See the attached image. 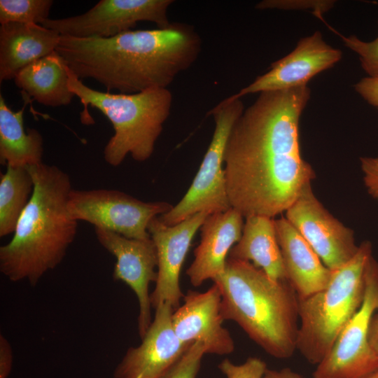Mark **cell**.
Masks as SVG:
<instances>
[{
    "label": "cell",
    "mask_w": 378,
    "mask_h": 378,
    "mask_svg": "<svg viewBox=\"0 0 378 378\" xmlns=\"http://www.w3.org/2000/svg\"><path fill=\"white\" fill-rule=\"evenodd\" d=\"M309 97L308 86L260 92L235 122L224 170L230 205L244 218L285 212L316 177L299 141Z\"/></svg>",
    "instance_id": "6da1fadb"
},
{
    "label": "cell",
    "mask_w": 378,
    "mask_h": 378,
    "mask_svg": "<svg viewBox=\"0 0 378 378\" xmlns=\"http://www.w3.org/2000/svg\"><path fill=\"white\" fill-rule=\"evenodd\" d=\"M202 40L190 24L129 30L110 38L60 35L56 52L79 78H92L107 92L134 94L167 88L198 58Z\"/></svg>",
    "instance_id": "7a4b0ae2"
},
{
    "label": "cell",
    "mask_w": 378,
    "mask_h": 378,
    "mask_svg": "<svg viewBox=\"0 0 378 378\" xmlns=\"http://www.w3.org/2000/svg\"><path fill=\"white\" fill-rule=\"evenodd\" d=\"M34 188L12 239L0 247V271L9 281L37 285L64 258L77 232L68 209L69 176L55 165L28 166Z\"/></svg>",
    "instance_id": "3957f363"
},
{
    "label": "cell",
    "mask_w": 378,
    "mask_h": 378,
    "mask_svg": "<svg viewBox=\"0 0 378 378\" xmlns=\"http://www.w3.org/2000/svg\"><path fill=\"white\" fill-rule=\"evenodd\" d=\"M221 314L239 325L266 353L278 359L297 350L299 299L288 281H274L247 261L227 258L215 280Z\"/></svg>",
    "instance_id": "277c9868"
},
{
    "label": "cell",
    "mask_w": 378,
    "mask_h": 378,
    "mask_svg": "<svg viewBox=\"0 0 378 378\" xmlns=\"http://www.w3.org/2000/svg\"><path fill=\"white\" fill-rule=\"evenodd\" d=\"M69 88L84 105L99 110L111 122L114 134L104 149L105 161L120 165L130 154L137 162L152 155L163 124L169 115L172 93L167 88H152L134 94L101 92L85 85L69 67Z\"/></svg>",
    "instance_id": "5b68a950"
},
{
    "label": "cell",
    "mask_w": 378,
    "mask_h": 378,
    "mask_svg": "<svg viewBox=\"0 0 378 378\" xmlns=\"http://www.w3.org/2000/svg\"><path fill=\"white\" fill-rule=\"evenodd\" d=\"M372 255L371 242L362 241L354 258L332 271L326 288L306 298H298L296 346L309 363L316 365L326 356L360 307L365 292V269Z\"/></svg>",
    "instance_id": "8992f818"
},
{
    "label": "cell",
    "mask_w": 378,
    "mask_h": 378,
    "mask_svg": "<svg viewBox=\"0 0 378 378\" xmlns=\"http://www.w3.org/2000/svg\"><path fill=\"white\" fill-rule=\"evenodd\" d=\"M241 99L232 94L209 111L215 122L211 141L185 195L170 211L160 216L167 225H174L197 213L214 214L232 208L223 158L231 130L244 111Z\"/></svg>",
    "instance_id": "52a82bcc"
},
{
    "label": "cell",
    "mask_w": 378,
    "mask_h": 378,
    "mask_svg": "<svg viewBox=\"0 0 378 378\" xmlns=\"http://www.w3.org/2000/svg\"><path fill=\"white\" fill-rule=\"evenodd\" d=\"M362 304L316 365L314 378H363L378 369V356L370 346V323L378 310V261L372 255L364 274Z\"/></svg>",
    "instance_id": "ba28073f"
},
{
    "label": "cell",
    "mask_w": 378,
    "mask_h": 378,
    "mask_svg": "<svg viewBox=\"0 0 378 378\" xmlns=\"http://www.w3.org/2000/svg\"><path fill=\"white\" fill-rule=\"evenodd\" d=\"M173 206L167 202H144L111 189H72L68 200L69 213L76 220L137 239L150 238V222Z\"/></svg>",
    "instance_id": "9c48e42d"
},
{
    "label": "cell",
    "mask_w": 378,
    "mask_h": 378,
    "mask_svg": "<svg viewBox=\"0 0 378 378\" xmlns=\"http://www.w3.org/2000/svg\"><path fill=\"white\" fill-rule=\"evenodd\" d=\"M172 0H101L86 13L62 19H46L40 24L59 35L80 38H110L131 30L138 22L170 25L167 16Z\"/></svg>",
    "instance_id": "30bf717a"
},
{
    "label": "cell",
    "mask_w": 378,
    "mask_h": 378,
    "mask_svg": "<svg viewBox=\"0 0 378 378\" xmlns=\"http://www.w3.org/2000/svg\"><path fill=\"white\" fill-rule=\"evenodd\" d=\"M285 218L300 232L330 270L348 262L358 252L354 232L332 215L307 185L285 211Z\"/></svg>",
    "instance_id": "8fae6325"
},
{
    "label": "cell",
    "mask_w": 378,
    "mask_h": 378,
    "mask_svg": "<svg viewBox=\"0 0 378 378\" xmlns=\"http://www.w3.org/2000/svg\"><path fill=\"white\" fill-rule=\"evenodd\" d=\"M99 244L116 258L113 276L125 282L135 293L139 303L138 331L142 338L152 323L149 286L157 280V251L151 237L137 239L94 227Z\"/></svg>",
    "instance_id": "7c38bea8"
},
{
    "label": "cell",
    "mask_w": 378,
    "mask_h": 378,
    "mask_svg": "<svg viewBox=\"0 0 378 378\" xmlns=\"http://www.w3.org/2000/svg\"><path fill=\"white\" fill-rule=\"evenodd\" d=\"M206 212L195 214L174 225H167L160 216L149 223L148 232L153 241L158 256V276L150 293L152 307L169 302L176 309L183 298L179 276L192 240L206 216Z\"/></svg>",
    "instance_id": "4fadbf2b"
},
{
    "label": "cell",
    "mask_w": 378,
    "mask_h": 378,
    "mask_svg": "<svg viewBox=\"0 0 378 378\" xmlns=\"http://www.w3.org/2000/svg\"><path fill=\"white\" fill-rule=\"evenodd\" d=\"M342 51L327 44L320 31L302 38L295 49L271 64L270 69L236 93L242 97L253 93L286 90L307 86L316 74L333 66Z\"/></svg>",
    "instance_id": "5bb4252c"
},
{
    "label": "cell",
    "mask_w": 378,
    "mask_h": 378,
    "mask_svg": "<svg viewBox=\"0 0 378 378\" xmlns=\"http://www.w3.org/2000/svg\"><path fill=\"white\" fill-rule=\"evenodd\" d=\"M155 309L141 344L128 349L115 369V378H160L191 345L175 334L172 322L174 309L170 303H162Z\"/></svg>",
    "instance_id": "9a60e30c"
},
{
    "label": "cell",
    "mask_w": 378,
    "mask_h": 378,
    "mask_svg": "<svg viewBox=\"0 0 378 378\" xmlns=\"http://www.w3.org/2000/svg\"><path fill=\"white\" fill-rule=\"evenodd\" d=\"M183 300V304L172 316V326L178 338L189 344L202 343L206 354L220 356L232 354L235 344L230 332L223 326L222 298L218 286L214 283L204 292L189 290Z\"/></svg>",
    "instance_id": "2e32d148"
},
{
    "label": "cell",
    "mask_w": 378,
    "mask_h": 378,
    "mask_svg": "<svg viewBox=\"0 0 378 378\" xmlns=\"http://www.w3.org/2000/svg\"><path fill=\"white\" fill-rule=\"evenodd\" d=\"M244 216L234 208L209 214L201 225V239L194 251V259L186 270L195 287L215 280L225 270L227 256L239 240Z\"/></svg>",
    "instance_id": "e0dca14e"
},
{
    "label": "cell",
    "mask_w": 378,
    "mask_h": 378,
    "mask_svg": "<svg viewBox=\"0 0 378 378\" xmlns=\"http://www.w3.org/2000/svg\"><path fill=\"white\" fill-rule=\"evenodd\" d=\"M274 225L287 280L298 298H306L326 288L332 271L285 217L274 220Z\"/></svg>",
    "instance_id": "ac0fdd59"
},
{
    "label": "cell",
    "mask_w": 378,
    "mask_h": 378,
    "mask_svg": "<svg viewBox=\"0 0 378 378\" xmlns=\"http://www.w3.org/2000/svg\"><path fill=\"white\" fill-rule=\"evenodd\" d=\"M60 35L38 24L0 26V80L14 79L22 69L56 50Z\"/></svg>",
    "instance_id": "d6986e66"
},
{
    "label": "cell",
    "mask_w": 378,
    "mask_h": 378,
    "mask_svg": "<svg viewBox=\"0 0 378 378\" xmlns=\"http://www.w3.org/2000/svg\"><path fill=\"white\" fill-rule=\"evenodd\" d=\"M228 258L250 262L274 281L287 280L273 218L263 216L246 218L241 236Z\"/></svg>",
    "instance_id": "ffe728a7"
},
{
    "label": "cell",
    "mask_w": 378,
    "mask_h": 378,
    "mask_svg": "<svg viewBox=\"0 0 378 378\" xmlns=\"http://www.w3.org/2000/svg\"><path fill=\"white\" fill-rule=\"evenodd\" d=\"M14 82L24 93L45 106L68 105L75 96L69 88V66L56 50L22 69Z\"/></svg>",
    "instance_id": "44dd1931"
},
{
    "label": "cell",
    "mask_w": 378,
    "mask_h": 378,
    "mask_svg": "<svg viewBox=\"0 0 378 378\" xmlns=\"http://www.w3.org/2000/svg\"><path fill=\"white\" fill-rule=\"evenodd\" d=\"M28 103L13 111L0 94V163L11 167H27L42 163L43 139L33 128L25 131L23 113Z\"/></svg>",
    "instance_id": "7402d4cb"
},
{
    "label": "cell",
    "mask_w": 378,
    "mask_h": 378,
    "mask_svg": "<svg viewBox=\"0 0 378 378\" xmlns=\"http://www.w3.org/2000/svg\"><path fill=\"white\" fill-rule=\"evenodd\" d=\"M34 188L27 167L6 166L0 176V237L13 233Z\"/></svg>",
    "instance_id": "603a6c76"
},
{
    "label": "cell",
    "mask_w": 378,
    "mask_h": 378,
    "mask_svg": "<svg viewBox=\"0 0 378 378\" xmlns=\"http://www.w3.org/2000/svg\"><path fill=\"white\" fill-rule=\"evenodd\" d=\"M52 0H0V23L38 24L48 19Z\"/></svg>",
    "instance_id": "cb8c5ba5"
},
{
    "label": "cell",
    "mask_w": 378,
    "mask_h": 378,
    "mask_svg": "<svg viewBox=\"0 0 378 378\" xmlns=\"http://www.w3.org/2000/svg\"><path fill=\"white\" fill-rule=\"evenodd\" d=\"M328 27L340 36L347 48L358 55L361 66L368 77L378 78V36L372 41H363L354 35L344 36L331 27Z\"/></svg>",
    "instance_id": "d4e9b609"
},
{
    "label": "cell",
    "mask_w": 378,
    "mask_h": 378,
    "mask_svg": "<svg viewBox=\"0 0 378 378\" xmlns=\"http://www.w3.org/2000/svg\"><path fill=\"white\" fill-rule=\"evenodd\" d=\"M206 354L202 343L200 342L193 343L160 378H196L202 357Z\"/></svg>",
    "instance_id": "484cf974"
},
{
    "label": "cell",
    "mask_w": 378,
    "mask_h": 378,
    "mask_svg": "<svg viewBox=\"0 0 378 378\" xmlns=\"http://www.w3.org/2000/svg\"><path fill=\"white\" fill-rule=\"evenodd\" d=\"M331 0H264L258 3L257 9L310 10L318 18L333 8Z\"/></svg>",
    "instance_id": "4316f807"
},
{
    "label": "cell",
    "mask_w": 378,
    "mask_h": 378,
    "mask_svg": "<svg viewBox=\"0 0 378 378\" xmlns=\"http://www.w3.org/2000/svg\"><path fill=\"white\" fill-rule=\"evenodd\" d=\"M226 378H265L267 366L258 357H248L243 363L235 364L229 359L222 360L218 366Z\"/></svg>",
    "instance_id": "83f0119b"
},
{
    "label": "cell",
    "mask_w": 378,
    "mask_h": 378,
    "mask_svg": "<svg viewBox=\"0 0 378 378\" xmlns=\"http://www.w3.org/2000/svg\"><path fill=\"white\" fill-rule=\"evenodd\" d=\"M360 162L365 187L368 194L378 202V158L362 157Z\"/></svg>",
    "instance_id": "f1b7e54d"
},
{
    "label": "cell",
    "mask_w": 378,
    "mask_h": 378,
    "mask_svg": "<svg viewBox=\"0 0 378 378\" xmlns=\"http://www.w3.org/2000/svg\"><path fill=\"white\" fill-rule=\"evenodd\" d=\"M354 88L363 99L378 109V78L365 77Z\"/></svg>",
    "instance_id": "f546056e"
},
{
    "label": "cell",
    "mask_w": 378,
    "mask_h": 378,
    "mask_svg": "<svg viewBox=\"0 0 378 378\" xmlns=\"http://www.w3.org/2000/svg\"><path fill=\"white\" fill-rule=\"evenodd\" d=\"M13 363V351L8 340L0 335V378H7Z\"/></svg>",
    "instance_id": "4dcf8cb0"
},
{
    "label": "cell",
    "mask_w": 378,
    "mask_h": 378,
    "mask_svg": "<svg viewBox=\"0 0 378 378\" xmlns=\"http://www.w3.org/2000/svg\"><path fill=\"white\" fill-rule=\"evenodd\" d=\"M265 378H302V376L289 368L280 370L267 368Z\"/></svg>",
    "instance_id": "1f68e13d"
},
{
    "label": "cell",
    "mask_w": 378,
    "mask_h": 378,
    "mask_svg": "<svg viewBox=\"0 0 378 378\" xmlns=\"http://www.w3.org/2000/svg\"><path fill=\"white\" fill-rule=\"evenodd\" d=\"M369 341L371 347L378 356V310L374 313L370 323Z\"/></svg>",
    "instance_id": "d6a6232c"
},
{
    "label": "cell",
    "mask_w": 378,
    "mask_h": 378,
    "mask_svg": "<svg viewBox=\"0 0 378 378\" xmlns=\"http://www.w3.org/2000/svg\"><path fill=\"white\" fill-rule=\"evenodd\" d=\"M363 378H378V369L370 373L369 374L365 376Z\"/></svg>",
    "instance_id": "836d02e7"
}]
</instances>
